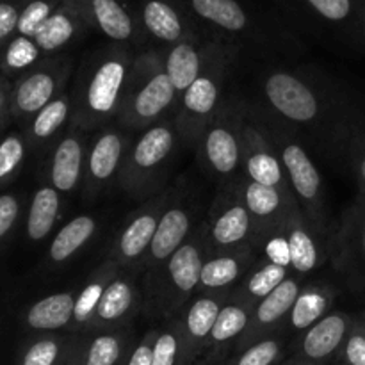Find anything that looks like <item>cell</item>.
<instances>
[{
    "instance_id": "obj_21",
    "label": "cell",
    "mask_w": 365,
    "mask_h": 365,
    "mask_svg": "<svg viewBox=\"0 0 365 365\" xmlns=\"http://www.w3.org/2000/svg\"><path fill=\"white\" fill-rule=\"evenodd\" d=\"M302 289V277L291 273V277H289L280 287H277L269 296H266L262 302L257 303V305L253 307L252 321H250L248 330L242 335L241 341L237 342L234 353L241 351L246 346L253 344V342L260 341V339L267 337V335L280 331L282 323H284L285 319H289V314H291L292 307H294V302L298 299Z\"/></svg>"
},
{
    "instance_id": "obj_52",
    "label": "cell",
    "mask_w": 365,
    "mask_h": 365,
    "mask_svg": "<svg viewBox=\"0 0 365 365\" xmlns=\"http://www.w3.org/2000/svg\"><path fill=\"white\" fill-rule=\"evenodd\" d=\"M11 89L13 82L0 75V132L11 118Z\"/></svg>"
},
{
    "instance_id": "obj_34",
    "label": "cell",
    "mask_w": 365,
    "mask_h": 365,
    "mask_svg": "<svg viewBox=\"0 0 365 365\" xmlns=\"http://www.w3.org/2000/svg\"><path fill=\"white\" fill-rule=\"evenodd\" d=\"M61 205H63V195L52 185L46 184L36 189L25 220V235L29 241L38 245L48 239L59 221Z\"/></svg>"
},
{
    "instance_id": "obj_17",
    "label": "cell",
    "mask_w": 365,
    "mask_h": 365,
    "mask_svg": "<svg viewBox=\"0 0 365 365\" xmlns=\"http://www.w3.org/2000/svg\"><path fill=\"white\" fill-rule=\"evenodd\" d=\"M139 309H143V292H139L132 274H127V271H120L114 280L107 285L84 334L89 335L127 328L130 317Z\"/></svg>"
},
{
    "instance_id": "obj_39",
    "label": "cell",
    "mask_w": 365,
    "mask_h": 365,
    "mask_svg": "<svg viewBox=\"0 0 365 365\" xmlns=\"http://www.w3.org/2000/svg\"><path fill=\"white\" fill-rule=\"evenodd\" d=\"M43 52L32 38L16 34L2 48V75L16 81L20 75L34 68L43 59Z\"/></svg>"
},
{
    "instance_id": "obj_15",
    "label": "cell",
    "mask_w": 365,
    "mask_h": 365,
    "mask_svg": "<svg viewBox=\"0 0 365 365\" xmlns=\"http://www.w3.org/2000/svg\"><path fill=\"white\" fill-rule=\"evenodd\" d=\"M130 141L120 127H103L89 141L82 191L88 200H95L120 177Z\"/></svg>"
},
{
    "instance_id": "obj_48",
    "label": "cell",
    "mask_w": 365,
    "mask_h": 365,
    "mask_svg": "<svg viewBox=\"0 0 365 365\" xmlns=\"http://www.w3.org/2000/svg\"><path fill=\"white\" fill-rule=\"evenodd\" d=\"M21 216V200L18 195H0V245L13 234Z\"/></svg>"
},
{
    "instance_id": "obj_23",
    "label": "cell",
    "mask_w": 365,
    "mask_h": 365,
    "mask_svg": "<svg viewBox=\"0 0 365 365\" xmlns=\"http://www.w3.org/2000/svg\"><path fill=\"white\" fill-rule=\"evenodd\" d=\"M234 187L237 189L239 196L245 202L246 209L250 210L257 228H259L260 241H262L264 235L284 227L291 210L299 209L298 202L292 195H287L280 189L269 187V185L257 184L246 177H242Z\"/></svg>"
},
{
    "instance_id": "obj_12",
    "label": "cell",
    "mask_w": 365,
    "mask_h": 365,
    "mask_svg": "<svg viewBox=\"0 0 365 365\" xmlns=\"http://www.w3.org/2000/svg\"><path fill=\"white\" fill-rule=\"evenodd\" d=\"M242 173L257 184L269 185L292 195L285 177L284 164L264 128L262 118L250 107H246L245 127H242Z\"/></svg>"
},
{
    "instance_id": "obj_43",
    "label": "cell",
    "mask_w": 365,
    "mask_h": 365,
    "mask_svg": "<svg viewBox=\"0 0 365 365\" xmlns=\"http://www.w3.org/2000/svg\"><path fill=\"white\" fill-rule=\"evenodd\" d=\"M152 365H184V342L177 317H171L157 328Z\"/></svg>"
},
{
    "instance_id": "obj_14",
    "label": "cell",
    "mask_w": 365,
    "mask_h": 365,
    "mask_svg": "<svg viewBox=\"0 0 365 365\" xmlns=\"http://www.w3.org/2000/svg\"><path fill=\"white\" fill-rule=\"evenodd\" d=\"M330 255L337 273L351 287L365 291V198H359L342 214L330 242Z\"/></svg>"
},
{
    "instance_id": "obj_54",
    "label": "cell",
    "mask_w": 365,
    "mask_h": 365,
    "mask_svg": "<svg viewBox=\"0 0 365 365\" xmlns=\"http://www.w3.org/2000/svg\"><path fill=\"white\" fill-rule=\"evenodd\" d=\"M355 319H356V321H359V323H360V324H362V327L365 328V310H362V312H360V314H359V316H355Z\"/></svg>"
},
{
    "instance_id": "obj_49",
    "label": "cell",
    "mask_w": 365,
    "mask_h": 365,
    "mask_svg": "<svg viewBox=\"0 0 365 365\" xmlns=\"http://www.w3.org/2000/svg\"><path fill=\"white\" fill-rule=\"evenodd\" d=\"M24 2L25 0H0V50L16 36Z\"/></svg>"
},
{
    "instance_id": "obj_3",
    "label": "cell",
    "mask_w": 365,
    "mask_h": 365,
    "mask_svg": "<svg viewBox=\"0 0 365 365\" xmlns=\"http://www.w3.org/2000/svg\"><path fill=\"white\" fill-rule=\"evenodd\" d=\"M209 255L205 221L196 225L187 241L155 271L143 289V309L160 319L177 317L198 294L200 274Z\"/></svg>"
},
{
    "instance_id": "obj_29",
    "label": "cell",
    "mask_w": 365,
    "mask_h": 365,
    "mask_svg": "<svg viewBox=\"0 0 365 365\" xmlns=\"http://www.w3.org/2000/svg\"><path fill=\"white\" fill-rule=\"evenodd\" d=\"M93 31H98L120 45H134L141 38V21L135 20L121 0H88Z\"/></svg>"
},
{
    "instance_id": "obj_28",
    "label": "cell",
    "mask_w": 365,
    "mask_h": 365,
    "mask_svg": "<svg viewBox=\"0 0 365 365\" xmlns=\"http://www.w3.org/2000/svg\"><path fill=\"white\" fill-rule=\"evenodd\" d=\"M252 307L235 299H228L217 314L216 324L210 334L209 346L203 355V364H217L228 360L227 356L235 349L237 342L246 334L252 321Z\"/></svg>"
},
{
    "instance_id": "obj_5",
    "label": "cell",
    "mask_w": 365,
    "mask_h": 365,
    "mask_svg": "<svg viewBox=\"0 0 365 365\" xmlns=\"http://www.w3.org/2000/svg\"><path fill=\"white\" fill-rule=\"evenodd\" d=\"M237 53V43L217 39L216 48H214L205 70L178 98L177 109L173 114L175 125H177L180 143L187 148H196L207 123L212 120V116L223 103L225 82H227L232 63Z\"/></svg>"
},
{
    "instance_id": "obj_10",
    "label": "cell",
    "mask_w": 365,
    "mask_h": 365,
    "mask_svg": "<svg viewBox=\"0 0 365 365\" xmlns=\"http://www.w3.org/2000/svg\"><path fill=\"white\" fill-rule=\"evenodd\" d=\"M210 253L259 248L260 234L235 187L221 189L205 220Z\"/></svg>"
},
{
    "instance_id": "obj_47",
    "label": "cell",
    "mask_w": 365,
    "mask_h": 365,
    "mask_svg": "<svg viewBox=\"0 0 365 365\" xmlns=\"http://www.w3.org/2000/svg\"><path fill=\"white\" fill-rule=\"evenodd\" d=\"M339 364L365 365V328L353 317V327L339 353Z\"/></svg>"
},
{
    "instance_id": "obj_11",
    "label": "cell",
    "mask_w": 365,
    "mask_h": 365,
    "mask_svg": "<svg viewBox=\"0 0 365 365\" xmlns=\"http://www.w3.org/2000/svg\"><path fill=\"white\" fill-rule=\"evenodd\" d=\"M170 202L171 191L164 189L159 195L146 200L138 210H134V214L128 217L125 227L116 235V241L107 259L113 260L121 271L141 266L159 227L160 216Z\"/></svg>"
},
{
    "instance_id": "obj_6",
    "label": "cell",
    "mask_w": 365,
    "mask_h": 365,
    "mask_svg": "<svg viewBox=\"0 0 365 365\" xmlns=\"http://www.w3.org/2000/svg\"><path fill=\"white\" fill-rule=\"evenodd\" d=\"M178 143L180 138L173 114L141 130L139 138L128 146L118 185L138 200L159 195L160 182Z\"/></svg>"
},
{
    "instance_id": "obj_53",
    "label": "cell",
    "mask_w": 365,
    "mask_h": 365,
    "mask_svg": "<svg viewBox=\"0 0 365 365\" xmlns=\"http://www.w3.org/2000/svg\"><path fill=\"white\" fill-rule=\"evenodd\" d=\"M280 365H312V364H307V362H303V360H299V359H296V356H292V359L285 360V362H282Z\"/></svg>"
},
{
    "instance_id": "obj_50",
    "label": "cell",
    "mask_w": 365,
    "mask_h": 365,
    "mask_svg": "<svg viewBox=\"0 0 365 365\" xmlns=\"http://www.w3.org/2000/svg\"><path fill=\"white\" fill-rule=\"evenodd\" d=\"M157 328H150L141 341L134 344L130 356H128L127 365H152L153 359V344H155Z\"/></svg>"
},
{
    "instance_id": "obj_1",
    "label": "cell",
    "mask_w": 365,
    "mask_h": 365,
    "mask_svg": "<svg viewBox=\"0 0 365 365\" xmlns=\"http://www.w3.org/2000/svg\"><path fill=\"white\" fill-rule=\"evenodd\" d=\"M262 96L269 107L271 120L289 130L299 128L319 135L327 143L344 148L355 130L364 127L362 120L342 109L341 102L321 84H316L294 70H271L264 75Z\"/></svg>"
},
{
    "instance_id": "obj_9",
    "label": "cell",
    "mask_w": 365,
    "mask_h": 365,
    "mask_svg": "<svg viewBox=\"0 0 365 365\" xmlns=\"http://www.w3.org/2000/svg\"><path fill=\"white\" fill-rule=\"evenodd\" d=\"M73 63L66 56H46L13 82L11 118L27 125L43 107L68 89Z\"/></svg>"
},
{
    "instance_id": "obj_36",
    "label": "cell",
    "mask_w": 365,
    "mask_h": 365,
    "mask_svg": "<svg viewBox=\"0 0 365 365\" xmlns=\"http://www.w3.org/2000/svg\"><path fill=\"white\" fill-rule=\"evenodd\" d=\"M289 277H291L289 267L277 266L266 259H259V262L246 274L245 280L235 287L230 298L253 309L257 303L269 296L274 289L280 287Z\"/></svg>"
},
{
    "instance_id": "obj_30",
    "label": "cell",
    "mask_w": 365,
    "mask_h": 365,
    "mask_svg": "<svg viewBox=\"0 0 365 365\" xmlns=\"http://www.w3.org/2000/svg\"><path fill=\"white\" fill-rule=\"evenodd\" d=\"M77 291L48 294L32 303L24 312V324L36 334H57L71 328Z\"/></svg>"
},
{
    "instance_id": "obj_8",
    "label": "cell",
    "mask_w": 365,
    "mask_h": 365,
    "mask_svg": "<svg viewBox=\"0 0 365 365\" xmlns=\"http://www.w3.org/2000/svg\"><path fill=\"white\" fill-rule=\"evenodd\" d=\"M246 106L237 100H223L217 113L200 135L196 153L203 170L221 182V189L234 187L242 173V127Z\"/></svg>"
},
{
    "instance_id": "obj_2",
    "label": "cell",
    "mask_w": 365,
    "mask_h": 365,
    "mask_svg": "<svg viewBox=\"0 0 365 365\" xmlns=\"http://www.w3.org/2000/svg\"><path fill=\"white\" fill-rule=\"evenodd\" d=\"M134 59L135 53L132 46L110 43L82 64L75 88L71 89V128L88 134L116 120Z\"/></svg>"
},
{
    "instance_id": "obj_13",
    "label": "cell",
    "mask_w": 365,
    "mask_h": 365,
    "mask_svg": "<svg viewBox=\"0 0 365 365\" xmlns=\"http://www.w3.org/2000/svg\"><path fill=\"white\" fill-rule=\"evenodd\" d=\"M202 31L214 39L235 43V39H259L260 27L241 0H180Z\"/></svg>"
},
{
    "instance_id": "obj_51",
    "label": "cell",
    "mask_w": 365,
    "mask_h": 365,
    "mask_svg": "<svg viewBox=\"0 0 365 365\" xmlns=\"http://www.w3.org/2000/svg\"><path fill=\"white\" fill-rule=\"evenodd\" d=\"M84 348H86V337H78L73 335L70 339V344L64 349L63 356L56 365H84Z\"/></svg>"
},
{
    "instance_id": "obj_37",
    "label": "cell",
    "mask_w": 365,
    "mask_h": 365,
    "mask_svg": "<svg viewBox=\"0 0 365 365\" xmlns=\"http://www.w3.org/2000/svg\"><path fill=\"white\" fill-rule=\"evenodd\" d=\"M134 348V335L127 328L91 334L86 339L84 365H127Z\"/></svg>"
},
{
    "instance_id": "obj_45",
    "label": "cell",
    "mask_w": 365,
    "mask_h": 365,
    "mask_svg": "<svg viewBox=\"0 0 365 365\" xmlns=\"http://www.w3.org/2000/svg\"><path fill=\"white\" fill-rule=\"evenodd\" d=\"M342 150L348 157L349 168L359 185V195L365 198V125L353 132Z\"/></svg>"
},
{
    "instance_id": "obj_32",
    "label": "cell",
    "mask_w": 365,
    "mask_h": 365,
    "mask_svg": "<svg viewBox=\"0 0 365 365\" xmlns=\"http://www.w3.org/2000/svg\"><path fill=\"white\" fill-rule=\"evenodd\" d=\"M316 20L348 32L365 45V0H298Z\"/></svg>"
},
{
    "instance_id": "obj_25",
    "label": "cell",
    "mask_w": 365,
    "mask_h": 365,
    "mask_svg": "<svg viewBox=\"0 0 365 365\" xmlns=\"http://www.w3.org/2000/svg\"><path fill=\"white\" fill-rule=\"evenodd\" d=\"M259 262V248L237 250V252L210 253L203 262L200 274L198 294L232 296L246 274Z\"/></svg>"
},
{
    "instance_id": "obj_27",
    "label": "cell",
    "mask_w": 365,
    "mask_h": 365,
    "mask_svg": "<svg viewBox=\"0 0 365 365\" xmlns=\"http://www.w3.org/2000/svg\"><path fill=\"white\" fill-rule=\"evenodd\" d=\"M282 228L291 252V273L305 277L319 269L330 250L303 216L302 209L291 210Z\"/></svg>"
},
{
    "instance_id": "obj_35",
    "label": "cell",
    "mask_w": 365,
    "mask_h": 365,
    "mask_svg": "<svg viewBox=\"0 0 365 365\" xmlns=\"http://www.w3.org/2000/svg\"><path fill=\"white\" fill-rule=\"evenodd\" d=\"M120 267L113 262L110 259H106L95 271L91 277L88 278L84 287L77 292L75 298V310H73V323H71L70 331L71 334H84L88 328L89 321H91L93 314H95L96 307H98L100 299H102L103 292H106L107 285L114 280Z\"/></svg>"
},
{
    "instance_id": "obj_55",
    "label": "cell",
    "mask_w": 365,
    "mask_h": 365,
    "mask_svg": "<svg viewBox=\"0 0 365 365\" xmlns=\"http://www.w3.org/2000/svg\"><path fill=\"white\" fill-rule=\"evenodd\" d=\"M0 75H2V50H0Z\"/></svg>"
},
{
    "instance_id": "obj_57",
    "label": "cell",
    "mask_w": 365,
    "mask_h": 365,
    "mask_svg": "<svg viewBox=\"0 0 365 365\" xmlns=\"http://www.w3.org/2000/svg\"><path fill=\"white\" fill-rule=\"evenodd\" d=\"M339 365H344V364H339Z\"/></svg>"
},
{
    "instance_id": "obj_7",
    "label": "cell",
    "mask_w": 365,
    "mask_h": 365,
    "mask_svg": "<svg viewBox=\"0 0 365 365\" xmlns=\"http://www.w3.org/2000/svg\"><path fill=\"white\" fill-rule=\"evenodd\" d=\"M262 123L280 155L289 187H291L303 216L324 241L328 235V212L319 170L310 159L305 146L292 134V130H289L278 121L266 120V118H262Z\"/></svg>"
},
{
    "instance_id": "obj_31",
    "label": "cell",
    "mask_w": 365,
    "mask_h": 365,
    "mask_svg": "<svg viewBox=\"0 0 365 365\" xmlns=\"http://www.w3.org/2000/svg\"><path fill=\"white\" fill-rule=\"evenodd\" d=\"M71 116H73V95L71 89H66L27 123L24 134L27 138L29 150L38 152L48 146L64 127H70Z\"/></svg>"
},
{
    "instance_id": "obj_18",
    "label": "cell",
    "mask_w": 365,
    "mask_h": 365,
    "mask_svg": "<svg viewBox=\"0 0 365 365\" xmlns=\"http://www.w3.org/2000/svg\"><path fill=\"white\" fill-rule=\"evenodd\" d=\"M139 21L146 34L166 46L203 36L180 0H143Z\"/></svg>"
},
{
    "instance_id": "obj_19",
    "label": "cell",
    "mask_w": 365,
    "mask_h": 365,
    "mask_svg": "<svg viewBox=\"0 0 365 365\" xmlns=\"http://www.w3.org/2000/svg\"><path fill=\"white\" fill-rule=\"evenodd\" d=\"M89 141L86 132L68 127L50 153L46 178L61 195H73L84 184Z\"/></svg>"
},
{
    "instance_id": "obj_56",
    "label": "cell",
    "mask_w": 365,
    "mask_h": 365,
    "mask_svg": "<svg viewBox=\"0 0 365 365\" xmlns=\"http://www.w3.org/2000/svg\"><path fill=\"white\" fill-rule=\"evenodd\" d=\"M210 365H227V360H225V362H217V364H210Z\"/></svg>"
},
{
    "instance_id": "obj_42",
    "label": "cell",
    "mask_w": 365,
    "mask_h": 365,
    "mask_svg": "<svg viewBox=\"0 0 365 365\" xmlns=\"http://www.w3.org/2000/svg\"><path fill=\"white\" fill-rule=\"evenodd\" d=\"M284 351V339L277 331L234 353V356L227 360V365H280Z\"/></svg>"
},
{
    "instance_id": "obj_46",
    "label": "cell",
    "mask_w": 365,
    "mask_h": 365,
    "mask_svg": "<svg viewBox=\"0 0 365 365\" xmlns=\"http://www.w3.org/2000/svg\"><path fill=\"white\" fill-rule=\"evenodd\" d=\"M259 250H262L266 260L277 264V266H284L291 269V252H289V242L287 237H285L284 228H278V230L264 235L259 245Z\"/></svg>"
},
{
    "instance_id": "obj_40",
    "label": "cell",
    "mask_w": 365,
    "mask_h": 365,
    "mask_svg": "<svg viewBox=\"0 0 365 365\" xmlns=\"http://www.w3.org/2000/svg\"><path fill=\"white\" fill-rule=\"evenodd\" d=\"M70 339L59 334H38L21 348L16 365H56Z\"/></svg>"
},
{
    "instance_id": "obj_20",
    "label": "cell",
    "mask_w": 365,
    "mask_h": 365,
    "mask_svg": "<svg viewBox=\"0 0 365 365\" xmlns=\"http://www.w3.org/2000/svg\"><path fill=\"white\" fill-rule=\"evenodd\" d=\"M196 228L195 214L184 203V200L171 198L168 207L160 216L153 241L141 262V269H145L146 277L155 273L182 245L189 239Z\"/></svg>"
},
{
    "instance_id": "obj_38",
    "label": "cell",
    "mask_w": 365,
    "mask_h": 365,
    "mask_svg": "<svg viewBox=\"0 0 365 365\" xmlns=\"http://www.w3.org/2000/svg\"><path fill=\"white\" fill-rule=\"evenodd\" d=\"M335 291L330 285H303L298 299L294 302L289 324L294 331H305L331 312Z\"/></svg>"
},
{
    "instance_id": "obj_44",
    "label": "cell",
    "mask_w": 365,
    "mask_h": 365,
    "mask_svg": "<svg viewBox=\"0 0 365 365\" xmlns=\"http://www.w3.org/2000/svg\"><path fill=\"white\" fill-rule=\"evenodd\" d=\"M63 2L64 0H25L18 20L16 34L34 39L43 24L56 13Z\"/></svg>"
},
{
    "instance_id": "obj_26",
    "label": "cell",
    "mask_w": 365,
    "mask_h": 365,
    "mask_svg": "<svg viewBox=\"0 0 365 365\" xmlns=\"http://www.w3.org/2000/svg\"><path fill=\"white\" fill-rule=\"evenodd\" d=\"M217 39L200 38L185 39L164 50V64L178 98L187 91L189 86L202 75L216 48Z\"/></svg>"
},
{
    "instance_id": "obj_33",
    "label": "cell",
    "mask_w": 365,
    "mask_h": 365,
    "mask_svg": "<svg viewBox=\"0 0 365 365\" xmlns=\"http://www.w3.org/2000/svg\"><path fill=\"white\" fill-rule=\"evenodd\" d=\"M96 230H98L96 217L89 216V214L75 216L73 220L63 225L59 232L52 237L48 245V252H46V262L52 267H59L70 262L84 246L91 242Z\"/></svg>"
},
{
    "instance_id": "obj_24",
    "label": "cell",
    "mask_w": 365,
    "mask_h": 365,
    "mask_svg": "<svg viewBox=\"0 0 365 365\" xmlns=\"http://www.w3.org/2000/svg\"><path fill=\"white\" fill-rule=\"evenodd\" d=\"M93 31L88 0H64L34 36L43 56H57L63 48Z\"/></svg>"
},
{
    "instance_id": "obj_22",
    "label": "cell",
    "mask_w": 365,
    "mask_h": 365,
    "mask_svg": "<svg viewBox=\"0 0 365 365\" xmlns=\"http://www.w3.org/2000/svg\"><path fill=\"white\" fill-rule=\"evenodd\" d=\"M351 327L353 316L331 310L314 327L302 331L296 342L294 356L307 364L327 365L331 359L339 356Z\"/></svg>"
},
{
    "instance_id": "obj_41",
    "label": "cell",
    "mask_w": 365,
    "mask_h": 365,
    "mask_svg": "<svg viewBox=\"0 0 365 365\" xmlns=\"http://www.w3.org/2000/svg\"><path fill=\"white\" fill-rule=\"evenodd\" d=\"M27 152L29 143L24 132H9L0 139V189L16 180Z\"/></svg>"
},
{
    "instance_id": "obj_16",
    "label": "cell",
    "mask_w": 365,
    "mask_h": 365,
    "mask_svg": "<svg viewBox=\"0 0 365 365\" xmlns=\"http://www.w3.org/2000/svg\"><path fill=\"white\" fill-rule=\"evenodd\" d=\"M230 296L196 294L177 316L184 342V365H196L203 359L217 314Z\"/></svg>"
},
{
    "instance_id": "obj_4",
    "label": "cell",
    "mask_w": 365,
    "mask_h": 365,
    "mask_svg": "<svg viewBox=\"0 0 365 365\" xmlns=\"http://www.w3.org/2000/svg\"><path fill=\"white\" fill-rule=\"evenodd\" d=\"M178 95L164 64V52L146 50L135 53L123 102L116 116L120 128L145 130L163 118L175 114Z\"/></svg>"
}]
</instances>
